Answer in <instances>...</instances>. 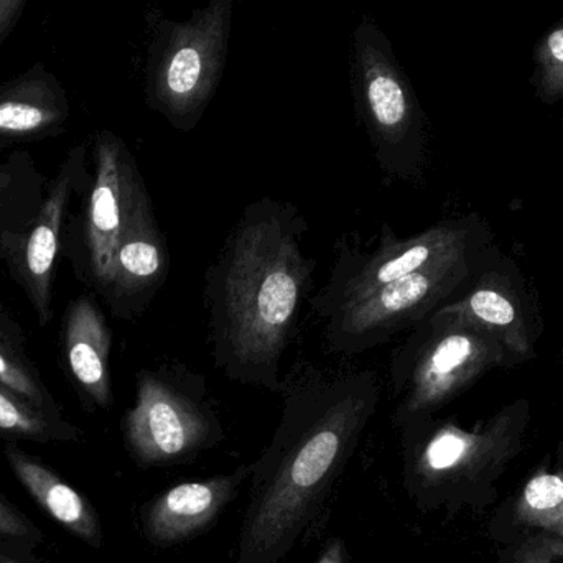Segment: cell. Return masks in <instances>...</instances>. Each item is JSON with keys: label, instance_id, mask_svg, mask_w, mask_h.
Segmentation results:
<instances>
[{"label": "cell", "instance_id": "6da1fadb", "mask_svg": "<svg viewBox=\"0 0 563 563\" xmlns=\"http://www.w3.org/2000/svg\"><path fill=\"white\" fill-rule=\"evenodd\" d=\"M279 426L251 463L238 563H279L313 525L380 402L374 371L291 367Z\"/></svg>", "mask_w": 563, "mask_h": 563}, {"label": "cell", "instance_id": "7a4b0ae2", "mask_svg": "<svg viewBox=\"0 0 563 563\" xmlns=\"http://www.w3.org/2000/svg\"><path fill=\"white\" fill-rule=\"evenodd\" d=\"M308 224L295 205L264 197L244 208L205 276L214 367L244 386L280 393L282 360L313 285Z\"/></svg>", "mask_w": 563, "mask_h": 563}, {"label": "cell", "instance_id": "3957f363", "mask_svg": "<svg viewBox=\"0 0 563 563\" xmlns=\"http://www.w3.org/2000/svg\"><path fill=\"white\" fill-rule=\"evenodd\" d=\"M234 0H208L190 19L148 10L145 102L180 132L200 124L230 55Z\"/></svg>", "mask_w": 563, "mask_h": 563}, {"label": "cell", "instance_id": "277c9868", "mask_svg": "<svg viewBox=\"0 0 563 563\" xmlns=\"http://www.w3.org/2000/svg\"><path fill=\"white\" fill-rule=\"evenodd\" d=\"M351 95L357 121L386 177L410 180L423 157V114L416 91L394 53L393 43L373 16L353 32Z\"/></svg>", "mask_w": 563, "mask_h": 563}, {"label": "cell", "instance_id": "5b68a950", "mask_svg": "<svg viewBox=\"0 0 563 563\" xmlns=\"http://www.w3.org/2000/svg\"><path fill=\"white\" fill-rule=\"evenodd\" d=\"M135 387L134 406L122 419V435L137 465H184L224 439L207 379L197 371L178 363L142 369Z\"/></svg>", "mask_w": 563, "mask_h": 563}, {"label": "cell", "instance_id": "8992f818", "mask_svg": "<svg viewBox=\"0 0 563 563\" xmlns=\"http://www.w3.org/2000/svg\"><path fill=\"white\" fill-rule=\"evenodd\" d=\"M503 357L505 347L486 331L433 311L390 357L394 426L432 416Z\"/></svg>", "mask_w": 563, "mask_h": 563}, {"label": "cell", "instance_id": "52a82bcc", "mask_svg": "<svg viewBox=\"0 0 563 563\" xmlns=\"http://www.w3.org/2000/svg\"><path fill=\"white\" fill-rule=\"evenodd\" d=\"M402 445L404 488L420 508L453 503L483 473L511 455L515 417L505 412L483 429L466 430L432 416L397 427Z\"/></svg>", "mask_w": 563, "mask_h": 563}, {"label": "cell", "instance_id": "ba28073f", "mask_svg": "<svg viewBox=\"0 0 563 563\" xmlns=\"http://www.w3.org/2000/svg\"><path fill=\"white\" fill-rule=\"evenodd\" d=\"M466 256L417 271L334 311L324 328L328 353H364L422 323L465 280Z\"/></svg>", "mask_w": 563, "mask_h": 563}, {"label": "cell", "instance_id": "9c48e42d", "mask_svg": "<svg viewBox=\"0 0 563 563\" xmlns=\"http://www.w3.org/2000/svg\"><path fill=\"white\" fill-rule=\"evenodd\" d=\"M91 154L95 172L86 190L81 251L75 256V267L76 274L101 294L122 236L152 200L134 155L119 135L99 131Z\"/></svg>", "mask_w": 563, "mask_h": 563}, {"label": "cell", "instance_id": "30bf717a", "mask_svg": "<svg viewBox=\"0 0 563 563\" xmlns=\"http://www.w3.org/2000/svg\"><path fill=\"white\" fill-rule=\"evenodd\" d=\"M468 254V231L459 224H437L410 238H397L390 224L380 228L373 251L344 247L331 267L327 285L310 298V307L327 320L344 305L426 269L433 264Z\"/></svg>", "mask_w": 563, "mask_h": 563}, {"label": "cell", "instance_id": "8fae6325", "mask_svg": "<svg viewBox=\"0 0 563 563\" xmlns=\"http://www.w3.org/2000/svg\"><path fill=\"white\" fill-rule=\"evenodd\" d=\"M88 147L69 148L55 177L48 181L45 200L33 223L12 238L0 253L12 280L22 288L40 327L53 320V284L56 257L65 240L66 218L75 194L88 190Z\"/></svg>", "mask_w": 563, "mask_h": 563}, {"label": "cell", "instance_id": "7c38bea8", "mask_svg": "<svg viewBox=\"0 0 563 563\" xmlns=\"http://www.w3.org/2000/svg\"><path fill=\"white\" fill-rule=\"evenodd\" d=\"M170 269L167 238L155 218L152 201L135 214L122 236L101 297L115 318L141 317L164 287Z\"/></svg>", "mask_w": 563, "mask_h": 563}, {"label": "cell", "instance_id": "4fadbf2b", "mask_svg": "<svg viewBox=\"0 0 563 563\" xmlns=\"http://www.w3.org/2000/svg\"><path fill=\"white\" fill-rule=\"evenodd\" d=\"M250 478L251 465H240L231 473L172 486L142 512L145 539L157 548H174L203 534Z\"/></svg>", "mask_w": 563, "mask_h": 563}, {"label": "cell", "instance_id": "5bb4252c", "mask_svg": "<svg viewBox=\"0 0 563 563\" xmlns=\"http://www.w3.org/2000/svg\"><path fill=\"white\" fill-rule=\"evenodd\" d=\"M112 330L91 295L69 301L59 330V363L88 409H111Z\"/></svg>", "mask_w": 563, "mask_h": 563}, {"label": "cell", "instance_id": "9a60e30c", "mask_svg": "<svg viewBox=\"0 0 563 563\" xmlns=\"http://www.w3.org/2000/svg\"><path fill=\"white\" fill-rule=\"evenodd\" d=\"M71 108L59 79L42 63L0 85V151L58 137Z\"/></svg>", "mask_w": 563, "mask_h": 563}, {"label": "cell", "instance_id": "2e32d148", "mask_svg": "<svg viewBox=\"0 0 563 563\" xmlns=\"http://www.w3.org/2000/svg\"><path fill=\"white\" fill-rule=\"evenodd\" d=\"M3 455L30 498L56 522L89 548L101 549L104 534L91 503L71 485L59 478L38 456L7 442Z\"/></svg>", "mask_w": 563, "mask_h": 563}, {"label": "cell", "instance_id": "e0dca14e", "mask_svg": "<svg viewBox=\"0 0 563 563\" xmlns=\"http://www.w3.org/2000/svg\"><path fill=\"white\" fill-rule=\"evenodd\" d=\"M437 313L475 324L512 353H531L528 330L515 298L493 284H482L459 300L443 303Z\"/></svg>", "mask_w": 563, "mask_h": 563}, {"label": "cell", "instance_id": "ac0fdd59", "mask_svg": "<svg viewBox=\"0 0 563 563\" xmlns=\"http://www.w3.org/2000/svg\"><path fill=\"white\" fill-rule=\"evenodd\" d=\"M48 181L26 151H15L0 162V253L33 223Z\"/></svg>", "mask_w": 563, "mask_h": 563}, {"label": "cell", "instance_id": "d6986e66", "mask_svg": "<svg viewBox=\"0 0 563 563\" xmlns=\"http://www.w3.org/2000/svg\"><path fill=\"white\" fill-rule=\"evenodd\" d=\"M0 383L15 396L52 417L63 416V407L49 393L38 366L30 356L26 334L0 301Z\"/></svg>", "mask_w": 563, "mask_h": 563}, {"label": "cell", "instance_id": "ffe728a7", "mask_svg": "<svg viewBox=\"0 0 563 563\" xmlns=\"http://www.w3.org/2000/svg\"><path fill=\"white\" fill-rule=\"evenodd\" d=\"M81 437V430L65 417L40 412L0 383V439L46 445L78 442Z\"/></svg>", "mask_w": 563, "mask_h": 563}, {"label": "cell", "instance_id": "44dd1931", "mask_svg": "<svg viewBox=\"0 0 563 563\" xmlns=\"http://www.w3.org/2000/svg\"><path fill=\"white\" fill-rule=\"evenodd\" d=\"M563 505V470L539 473L522 489L516 515L525 525L549 531Z\"/></svg>", "mask_w": 563, "mask_h": 563}, {"label": "cell", "instance_id": "7402d4cb", "mask_svg": "<svg viewBox=\"0 0 563 563\" xmlns=\"http://www.w3.org/2000/svg\"><path fill=\"white\" fill-rule=\"evenodd\" d=\"M43 534L19 508L0 496V544L19 551H32Z\"/></svg>", "mask_w": 563, "mask_h": 563}, {"label": "cell", "instance_id": "603a6c76", "mask_svg": "<svg viewBox=\"0 0 563 563\" xmlns=\"http://www.w3.org/2000/svg\"><path fill=\"white\" fill-rule=\"evenodd\" d=\"M538 63L544 91L552 98H563V23L542 40Z\"/></svg>", "mask_w": 563, "mask_h": 563}, {"label": "cell", "instance_id": "cb8c5ba5", "mask_svg": "<svg viewBox=\"0 0 563 563\" xmlns=\"http://www.w3.org/2000/svg\"><path fill=\"white\" fill-rule=\"evenodd\" d=\"M518 555L519 563H563V505L554 526Z\"/></svg>", "mask_w": 563, "mask_h": 563}, {"label": "cell", "instance_id": "d4e9b609", "mask_svg": "<svg viewBox=\"0 0 563 563\" xmlns=\"http://www.w3.org/2000/svg\"><path fill=\"white\" fill-rule=\"evenodd\" d=\"M26 0H0V49L9 40L10 33L15 30Z\"/></svg>", "mask_w": 563, "mask_h": 563}, {"label": "cell", "instance_id": "484cf974", "mask_svg": "<svg viewBox=\"0 0 563 563\" xmlns=\"http://www.w3.org/2000/svg\"><path fill=\"white\" fill-rule=\"evenodd\" d=\"M314 563H350L346 542L341 538L331 539Z\"/></svg>", "mask_w": 563, "mask_h": 563}, {"label": "cell", "instance_id": "4316f807", "mask_svg": "<svg viewBox=\"0 0 563 563\" xmlns=\"http://www.w3.org/2000/svg\"><path fill=\"white\" fill-rule=\"evenodd\" d=\"M0 563H23L13 559L12 555L5 554V552L0 551Z\"/></svg>", "mask_w": 563, "mask_h": 563}]
</instances>
